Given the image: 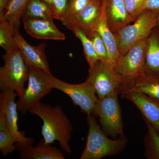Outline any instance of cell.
I'll use <instances>...</instances> for the list:
<instances>
[{
    "label": "cell",
    "instance_id": "cell-1",
    "mask_svg": "<svg viewBox=\"0 0 159 159\" xmlns=\"http://www.w3.org/2000/svg\"><path fill=\"white\" fill-rule=\"evenodd\" d=\"M29 112L43 120L41 133L46 144H51L57 141L61 150L70 154V142L73 127L60 106L52 107L40 102L30 109Z\"/></svg>",
    "mask_w": 159,
    "mask_h": 159
},
{
    "label": "cell",
    "instance_id": "cell-2",
    "mask_svg": "<svg viewBox=\"0 0 159 159\" xmlns=\"http://www.w3.org/2000/svg\"><path fill=\"white\" fill-rule=\"evenodd\" d=\"M86 119L89 132L86 145L80 159H100L119 154L125 148L127 139L122 137L117 140L109 139L92 114L88 115Z\"/></svg>",
    "mask_w": 159,
    "mask_h": 159
},
{
    "label": "cell",
    "instance_id": "cell-3",
    "mask_svg": "<svg viewBox=\"0 0 159 159\" xmlns=\"http://www.w3.org/2000/svg\"><path fill=\"white\" fill-rule=\"evenodd\" d=\"M4 65L0 68V89L2 92L14 91L19 97L25 90L29 67L18 48L2 55Z\"/></svg>",
    "mask_w": 159,
    "mask_h": 159
},
{
    "label": "cell",
    "instance_id": "cell-4",
    "mask_svg": "<svg viewBox=\"0 0 159 159\" xmlns=\"http://www.w3.org/2000/svg\"><path fill=\"white\" fill-rule=\"evenodd\" d=\"M158 15L145 10L139 15L134 24L123 27L113 33L120 55H123L141 40L147 38L157 26Z\"/></svg>",
    "mask_w": 159,
    "mask_h": 159
},
{
    "label": "cell",
    "instance_id": "cell-5",
    "mask_svg": "<svg viewBox=\"0 0 159 159\" xmlns=\"http://www.w3.org/2000/svg\"><path fill=\"white\" fill-rule=\"evenodd\" d=\"M118 91L102 99H98L93 114L99 117L102 130L116 138L124 137L121 109L118 102Z\"/></svg>",
    "mask_w": 159,
    "mask_h": 159
},
{
    "label": "cell",
    "instance_id": "cell-6",
    "mask_svg": "<svg viewBox=\"0 0 159 159\" xmlns=\"http://www.w3.org/2000/svg\"><path fill=\"white\" fill-rule=\"evenodd\" d=\"M51 74L40 69L29 67L28 87L16 102L18 111L23 116L52 90L49 81Z\"/></svg>",
    "mask_w": 159,
    "mask_h": 159
},
{
    "label": "cell",
    "instance_id": "cell-7",
    "mask_svg": "<svg viewBox=\"0 0 159 159\" xmlns=\"http://www.w3.org/2000/svg\"><path fill=\"white\" fill-rule=\"evenodd\" d=\"M50 85L53 89L61 91L70 97L74 105L79 107L87 115L93 113L98 98L93 85L86 81L80 84H71L49 76Z\"/></svg>",
    "mask_w": 159,
    "mask_h": 159
},
{
    "label": "cell",
    "instance_id": "cell-8",
    "mask_svg": "<svg viewBox=\"0 0 159 159\" xmlns=\"http://www.w3.org/2000/svg\"><path fill=\"white\" fill-rule=\"evenodd\" d=\"M86 80L93 87L98 99L118 91L122 82L114 66L100 59L90 68Z\"/></svg>",
    "mask_w": 159,
    "mask_h": 159
},
{
    "label": "cell",
    "instance_id": "cell-9",
    "mask_svg": "<svg viewBox=\"0 0 159 159\" xmlns=\"http://www.w3.org/2000/svg\"><path fill=\"white\" fill-rule=\"evenodd\" d=\"M146 39L138 42L117 59L114 68L121 78V83L145 73Z\"/></svg>",
    "mask_w": 159,
    "mask_h": 159
},
{
    "label": "cell",
    "instance_id": "cell-10",
    "mask_svg": "<svg viewBox=\"0 0 159 159\" xmlns=\"http://www.w3.org/2000/svg\"><path fill=\"white\" fill-rule=\"evenodd\" d=\"M14 39L29 67L40 69L51 74L46 55L45 43H41L36 46L31 45L26 41L17 29L15 31Z\"/></svg>",
    "mask_w": 159,
    "mask_h": 159
},
{
    "label": "cell",
    "instance_id": "cell-11",
    "mask_svg": "<svg viewBox=\"0 0 159 159\" xmlns=\"http://www.w3.org/2000/svg\"><path fill=\"white\" fill-rule=\"evenodd\" d=\"M34 139L30 138L25 142H18L16 144V150L19 151L22 159H64L63 151L51 144H46L43 139L38 145L33 147Z\"/></svg>",
    "mask_w": 159,
    "mask_h": 159
},
{
    "label": "cell",
    "instance_id": "cell-12",
    "mask_svg": "<svg viewBox=\"0 0 159 159\" xmlns=\"http://www.w3.org/2000/svg\"><path fill=\"white\" fill-rule=\"evenodd\" d=\"M22 21L25 30L31 37L54 40L65 39V35L57 29L53 20L23 17Z\"/></svg>",
    "mask_w": 159,
    "mask_h": 159
},
{
    "label": "cell",
    "instance_id": "cell-13",
    "mask_svg": "<svg viewBox=\"0 0 159 159\" xmlns=\"http://www.w3.org/2000/svg\"><path fill=\"white\" fill-rule=\"evenodd\" d=\"M129 93H142L159 101V78L144 73L120 84L119 95Z\"/></svg>",
    "mask_w": 159,
    "mask_h": 159
},
{
    "label": "cell",
    "instance_id": "cell-14",
    "mask_svg": "<svg viewBox=\"0 0 159 159\" xmlns=\"http://www.w3.org/2000/svg\"><path fill=\"white\" fill-rule=\"evenodd\" d=\"M121 97L133 102L144 119L150 122L159 133V101L142 93H129Z\"/></svg>",
    "mask_w": 159,
    "mask_h": 159
},
{
    "label": "cell",
    "instance_id": "cell-15",
    "mask_svg": "<svg viewBox=\"0 0 159 159\" xmlns=\"http://www.w3.org/2000/svg\"><path fill=\"white\" fill-rule=\"evenodd\" d=\"M104 6L105 0H92L81 11L63 25L69 23L77 25L83 28L88 34L94 31Z\"/></svg>",
    "mask_w": 159,
    "mask_h": 159
},
{
    "label": "cell",
    "instance_id": "cell-16",
    "mask_svg": "<svg viewBox=\"0 0 159 159\" xmlns=\"http://www.w3.org/2000/svg\"><path fill=\"white\" fill-rule=\"evenodd\" d=\"M105 12L109 28L113 33L135 21L129 13L124 0H105Z\"/></svg>",
    "mask_w": 159,
    "mask_h": 159
},
{
    "label": "cell",
    "instance_id": "cell-17",
    "mask_svg": "<svg viewBox=\"0 0 159 159\" xmlns=\"http://www.w3.org/2000/svg\"><path fill=\"white\" fill-rule=\"evenodd\" d=\"M18 96L14 91L2 92L0 94V111L6 115L10 131L19 142H25L30 138L25 136L24 133L18 130L17 107L15 99Z\"/></svg>",
    "mask_w": 159,
    "mask_h": 159
},
{
    "label": "cell",
    "instance_id": "cell-18",
    "mask_svg": "<svg viewBox=\"0 0 159 159\" xmlns=\"http://www.w3.org/2000/svg\"><path fill=\"white\" fill-rule=\"evenodd\" d=\"M144 73L159 78V26L152 29L146 39Z\"/></svg>",
    "mask_w": 159,
    "mask_h": 159
},
{
    "label": "cell",
    "instance_id": "cell-19",
    "mask_svg": "<svg viewBox=\"0 0 159 159\" xmlns=\"http://www.w3.org/2000/svg\"><path fill=\"white\" fill-rule=\"evenodd\" d=\"M94 30L99 33L105 43L108 51V62L115 66L120 54L115 35L109 28L107 24L105 12V6L102 15Z\"/></svg>",
    "mask_w": 159,
    "mask_h": 159
},
{
    "label": "cell",
    "instance_id": "cell-20",
    "mask_svg": "<svg viewBox=\"0 0 159 159\" xmlns=\"http://www.w3.org/2000/svg\"><path fill=\"white\" fill-rule=\"evenodd\" d=\"M64 25L69 30L73 31L81 41L86 59L90 68L92 67L97 61L99 60V58L96 53L93 43L89 38L86 31L82 27L75 24L69 23Z\"/></svg>",
    "mask_w": 159,
    "mask_h": 159
},
{
    "label": "cell",
    "instance_id": "cell-21",
    "mask_svg": "<svg viewBox=\"0 0 159 159\" xmlns=\"http://www.w3.org/2000/svg\"><path fill=\"white\" fill-rule=\"evenodd\" d=\"M18 142L10 131L6 115L0 111V151L3 157L16 150V144Z\"/></svg>",
    "mask_w": 159,
    "mask_h": 159
},
{
    "label": "cell",
    "instance_id": "cell-22",
    "mask_svg": "<svg viewBox=\"0 0 159 159\" xmlns=\"http://www.w3.org/2000/svg\"><path fill=\"white\" fill-rule=\"evenodd\" d=\"M30 0H11L6 8L3 17L7 20L15 29L19 30L21 20Z\"/></svg>",
    "mask_w": 159,
    "mask_h": 159
},
{
    "label": "cell",
    "instance_id": "cell-23",
    "mask_svg": "<svg viewBox=\"0 0 159 159\" xmlns=\"http://www.w3.org/2000/svg\"><path fill=\"white\" fill-rule=\"evenodd\" d=\"M23 17L53 20L51 6L42 0H30Z\"/></svg>",
    "mask_w": 159,
    "mask_h": 159
},
{
    "label": "cell",
    "instance_id": "cell-24",
    "mask_svg": "<svg viewBox=\"0 0 159 159\" xmlns=\"http://www.w3.org/2000/svg\"><path fill=\"white\" fill-rule=\"evenodd\" d=\"M144 120L148 127L145 138V156L148 159H159V133L150 122Z\"/></svg>",
    "mask_w": 159,
    "mask_h": 159
},
{
    "label": "cell",
    "instance_id": "cell-25",
    "mask_svg": "<svg viewBox=\"0 0 159 159\" xmlns=\"http://www.w3.org/2000/svg\"><path fill=\"white\" fill-rule=\"evenodd\" d=\"M16 29L5 18H0V46L6 52L18 48L14 39Z\"/></svg>",
    "mask_w": 159,
    "mask_h": 159
},
{
    "label": "cell",
    "instance_id": "cell-26",
    "mask_svg": "<svg viewBox=\"0 0 159 159\" xmlns=\"http://www.w3.org/2000/svg\"><path fill=\"white\" fill-rule=\"evenodd\" d=\"M93 43L94 49L99 59L104 62H108V51L104 42L97 31H93L88 34Z\"/></svg>",
    "mask_w": 159,
    "mask_h": 159
},
{
    "label": "cell",
    "instance_id": "cell-27",
    "mask_svg": "<svg viewBox=\"0 0 159 159\" xmlns=\"http://www.w3.org/2000/svg\"><path fill=\"white\" fill-rule=\"evenodd\" d=\"M92 0H69L66 10L61 21L63 25L81 11Z\"/></svg>",
    "mask_w": 159,
    "mask_h": 159
},
{
    "label": "cell",
    "instance_id": "cell-28",
    "mask_svg": "<svg viewBox=\"0 0 159 159\" xmlns=\"http://www.w3.org/2000/svg\"><path fill=\"white\" fill-rule=\"evenodd\" d=\"M124 2L129 13L136 20L145 10L146 0H124Z\"/></svg>",
    "mask_w": 159,
    "mask_h": 159
},
{
    "label": "cell",
    "instance_id": "cell-29",
    "mask_svg": "<svg viewBox=\"0 0 159 159\" xmlns=\"http://www.w3.org/2000/svg\"><path fill=\"white\" fill-rule=\"evenodd\" d=\"M68 0H53L51 5L53 18L61 21L67 9Z\"/></svg>",
    "mask_w": 159,
    "mask_h": 159
},
{
    "label": "cell",
    "instance_id": "cell-30",
    "mask_svg": "<svg viewBox=\"0 0 159 159\" xmlns=\"http://www.w3.org/2000/svg\"><path fill=\"white\" fill-rule=\"evenodd\" d=\"M145 10H150L159 15V0H146Z\"/></svg>",
    "mask_w": 159,
    "mask_h": 159
},
{
    "label": "cell",
    "instance_id": "cell-31",
    "mask_svg": "<svg viewBox=\"0 0 159 159\" xmlns=\"http://www.w3.org/2000/svg\"><path fill=\"white\" fill-rule=\"evenodd\" d=\"M11 0H0V18L4 16L5 11Z\"/></svg>",
    "mask_w": 159,
    "mask_h": 159
},
{
    "label": "cell",
    "instance_id": "cell-32",
    "mask_svg": "<svg viewBox=\"0 0 159 159\" xmlns=\"http://www.w3.org/2000/svg\"><path fill=\"white\" fill-rule=\"evenodd\" d=\"M42 1H43V2L48 3V4H49V5L51 6V3H52V1H53V0H42Z\"/></svg>",
    "mask_w": 159,
    "mask_h": 159
},
{
    "label": "cell",
    "instance_id": "cell-33",
    "mask_svg": "<svg viewBox=\"0 0 159 159\" xmlns=\"http://www.w3.org/2000/svg\"><path fill=\"white\" fill-rule=\"evenodd\" d=\"M157 26H159V15L157 17Z\"/></svg>",
    "mask_w": 159,
    "mask_h": 159
}]
</instances>
